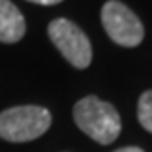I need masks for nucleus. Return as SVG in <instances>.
Segmentation results:
<instances>
[{
	"instance_id": "0eeeda50",
	"label": "nucleus",
	"mask_w": 152,
	"mask_h": 152,
	"mask_svg": "<svg viewBox=\"0 0 152 152\" xmlns=\"http://www.w3.org/2000/svg\"><path fill=\"white\" fill-rule=\"evenodd\" d=\"M28 2H33V4H40V6H55L62 0H28Z\"/></svg>"
},
{
	"instance_id": "423d86ee",
	"label": "nucleus",
	"mask_w": 152,
	"mask_h": 152,
	"mask_svg": "<svg viewBox=\"0 0 152 152\" xmlns=\"http://www.w3.org/2000/svg\"><path fill=\"white\" fill-rule=\"evenodd\" d=\"M137 121L145 130L152 134V90L141 94L137 101Z\"/></svg>"
},
{
	"instance_id": "f257e3e1",
	"label": "nucleus",
	"mask_w": 152,
	"mask_h": 152,
	"mask_svg": "<svg viewBox=\"0 0 152 152\" xmlns=\"http://www.w3.org/2000/svg\"><path fill=\"white\" fill-rule=\"evenodd\" d=\"M73 119L83 132L99 145H110L121 132V117L117 110L95 95L83 97L73 106Z\"/></svg>"
},
{
	"instance_id": "39448f33",
	"label": "nucleus",
	"mask_w": 152,
	"mask_h": 152,
	"mask_svg": "<svg viewBox=\"0 0 152 152\" xmlns=\"http://www.w3.org/2000/svg\"><path fill=\"white\" fill-rule=\"evenodd\" d=\"M26 35V20L11 0H0V42L15 44Z\"/></svg>"
},
{
	"instance_id": "20e7f679",
	"label": "nucleus",
	"mask_w": 152,
	"mask_h": 152,
	"mask_svg": "<svg viewBox=\"0 0 152 152\" xmlns=\"http://www.w3.org/2000/svg\"><path fill=\"white\" fill-rule=\"evenodd\" d=\"M101 20L106 35L119 46L136 48L145 37V28L137 15L119 0H108L103 6Z\"/></svg>"
},
{
	"instance_id": "7ed1b4c3",
	"label": "nucleus",
	"mask_w": 152,
	"mask_h": 152,
	"mask_svg": "<svg viewBox=\"0 0 152 152\" xmlns=\"http://www.w3.org/2000/svg\"><path fill=\"white\" fill-rule=\"evenodd\" d=\"M48 35L62 57L72 66L84 70L92 62V44L84 31L68 18H55L48 26Z\"/></svg>"
},
{
	"instance_id": "6e6552de",
	"label": "nucleus",
	"mask_w": 152,
	"mask_h": 152,
	"mask_svg": "<svg viewBox=\"0 0 152 152\" xmlns=\"http://www.w3.org/2000/svg\"><path fill=\"white\" fill-rule=\"evenodd\" d=\"M115 152H143V150L137 148V147H125V148H119V150H115Z\"/></svg>"
},
{
	"instance_id": "f03ea898",
	"label": "nucleus",
	"mask_w": 152,
	"mask_h": 152,
	"mask_svg": "<svg viewBox=\"0 0 152 152\" xmlns=\"http://www.w3.org/2000/svg\"><path fill=\"white\" fill-rule=\"evenodd\" d=\"M51 125V114L44 106H13L0 114V137L13 143L37 139Z\"/></svg>"
}]
</instances>
